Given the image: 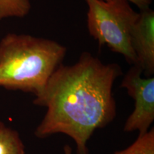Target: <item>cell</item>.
<instances>
[{"mask_svg": "<svg viewBox=\"0 0 154 154\" xmlns=\"http://www.w3.org/2000/svg\"><path fill=\"white\" fill-rule=\"evenodd\" d=\"M122 74L118 63H104L88 51L74 64L59 65L33 101L47 108L34 131L36 137L65 134L74 140L76 154H88L87 143L94 133L116 116L113 86Z\"/></svg>", "mask_w": 154, "mask_h": 154, "instance_id": "obj_1", "label": "cell"}, {"mask_svg": "<svg viewBox=\"0 0 154 154\" xmlns=\"http://www.w3.org/2000/svg\"><path fill=\"white\" fill-rule=\"evenodd\" d=\"M66 52L54 40L7 34L0 41V87L37 96Z\"/></svg>", "mask_w": 154, "mask_h": 154, "instance_id": "obj_2", "label": "cell"}, {"mask_svg": "<svg viewBox=\"0 0 154 154\" xmlns=\"http://www.w3.org/2000/svg\"><path fill=\"white\" fill-rule=\"evenodd\" d=\"M88 7L87 29L99 47L106 46L125 58L131 65L137 63L131 47L132 29L139 17L126 0H85Z\"/></svg>", "mask_w": 154, "mask_h": 154, "instance_id": "obj_3", "label": "cell"}, {"mask_svg": "<svg viewBox=\"0 0 154 154\" xmlns=\"http://www.w3.org/2000/svg\"><path fill=\"white\" fill-rule=\"evenodd\" d=\"M143 70L132 65L121 81V87L134 101V109L124 126V131H138V135L149 131L154 121V77H142Z\"/></svg>", "mask_w": 154, "mask_h": 154, "instance_id": "obj_4", "label": "cell"}, {"mask_svg": "<svg viewBox=\"0 0 154 154\" xmlns=\"http://www.w3.org/2000/svg\"><path fill=\"white\" fill-rule=\"evenodd\" d=\"M131 47L137 63L146 77L154 74V11L151 8L140 11L132 29Z\"/></svg>", "mask_w": 154, "mask_h": 154, "instance_id": "obj_5", "label": "cell"}, {"mask_svg": "<svg viewBox=\"0 0 154 154\" xmlns=\"http://www.w3.org/2000/svg\"><path fill=\"white\" fill-rule=\"evenodd\" d=\"M0 154H25L19 133L0 121Z\"/></svg>", "mask_w": 154, "mask_h": 154, "instance_id": "obj_6", "label": "cell"}, {"mask_svg": "<svg viewBox=\"0 0 154 154\" xmlns=\"http://www.w3.org/2000/svg\"><path fill=\"white\" fill-rule=\"evenodd\" d=\"M32 9L30 0H0V20L26 17Z\"/></svg>", "mask_w": 154, "mask_h": 154, "instance_id": "obj_7", "label": "cell"}, {"mask_svg": "<svg viewBox=\"0 0 154 154\" xmlns=\"http://www.w3.org/2000/svg\"><path fill=\"white\" fill-rule=\"evenodd\" d=\"M113 154H154L153 128L145 134L138 135L137 139L128 148Z\"/></svg>", "mask_w": 154, "mask_h": 154, "instance_id": "obj_8", "label": "cell"}, {"mask_svg": "<svg viewBox=\"0 0 154 154\" xmlns=\"http://www.w3.org/2000/svg\"><path fill=\"white\" fill-rule=\"evenodd\" d=\"M128 2L136 5L140 11L150 8V5L153 2V0H126Z\"/></svg>", "mask_w": 154, "mask_h": 154, "instance_id": "obj_9", "label": "cell"}]
</instances>
